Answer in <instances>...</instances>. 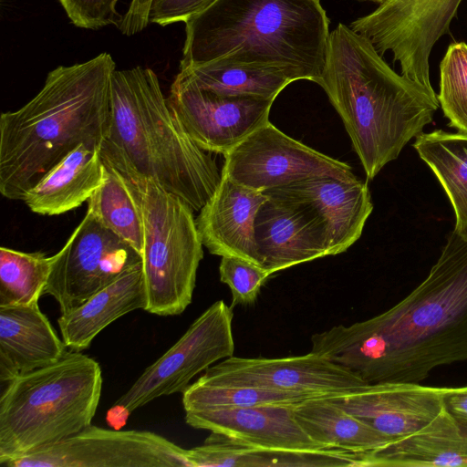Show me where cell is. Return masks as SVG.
<instances>
[{
  "label": "cell",
  "instance_id": "f546056e",
  "mask_svg": "<svg viewBox=\"0 0 467 467\" xmlns=\"http://www.w3.org/2000/svg\"><path fill=\"white\" fill-rule=\"evenodd\" d=\"M317 398L308 394L271 389L210 385L195 381L182 392L184 412L268 404H296Z\"/></svg>",
  "mask_w": 467,
  "mask_h": 467
},
{
  "label": "cell",
  "instance_id": "4dcf8cb0",
  "mask_svg": "<svg viewBox=\"0 0 467 467\" xmlns=\"http://www.w3.org/2000/svg\"><path fill=\"white\" fill-rule=\"evenodd\" d=\"M448 126L467 132V44L449 46L440 64V92L437 95Z\"/></svg>",
  "mask_w": 467,
  "mask_h": 467
},
{
  "label": "cell",
  "instance_id": "2e32d148",
  "mask_svg": "<svg viewBox=\"0 0 467 467\" xmlns=\"http://www.w3.org/2000/svg\"><path fill=\"white\" fill-rule=\"evenodd\" d=\"M446 389L417 382H379L328 399L394 440L417 431L433 420L444 408Z\"/></svg>",
  "mask_w": 467,
  "mask_h": 467
},
{
  "label": "cell",
  "instance_id": "7402d4cb",
  "mask_svg": "<svg viewBox=\"0 0 467 467\" xmlns=\"http://www.w3.org/2000/svg\"><path fill=\"white\" fill-rule=\"evenodd\" d=\"M146 289L142 263L123 273L78 307L57 319L67 348L81 351L113 321L137 309H145Z\"/></svg>",
  "mask_w": 467,
  "mask_h": 467
},
{
  "label": "cell",
  "instance_id": "d590c367",
  "mask_svg": "<svg viewBox=\"0 0 467 467\" xmlns=\"http://www.w3.org/2000/svg\"><path fill=\"white\" fill-rule=\"evenodd\" d=\"M443 402L449 412L467 424V386L447 388Z\"/></svg>",
  "mask_w": 467,
  "mask_h": 467
},
{
  "label": "cell",
  "instance_id": "cb8c5ba5",
  "mask_svg": "<svg viewBox=\"0 0 467 467\" xmlns=\"http://www.w3.org/2000/svg\"><path fill=\"white\" fill-rule=\"evenodd\" d=\"M190 467L358 466L359 455L339 449L283 451L241 444L211 432L202 445L186 450Z\"/></svg>",
  "mask_w": 467,
  "mask_h": 467
},
{
  "label": "cell",
  "instance_id": "7a4b0ae2",
  "mask_svg": "<svg viewBox=\"0 0 467 467\" xmlns=\"http://www.w3.org/2000/svg\"><path fill=\"white\" fill-rule=\"evenodd\" d=\"M116 63L103 52L58 66L38 93L0 116V192L24 201L57 163L82 144L102 145L110 125V86Z\"/></svg>",
  "mask_w": 467,
  "mask_h": 467
},
{
  "label": "cell",
  "instance_id": "1f68e13d",
  "mask_svg": "<svg viewBox=\"0 0 467 467\" xmlns=\"http://www.w3.org/2000/svg\"><path fill=\"white\" fill-rule=\"evenodd\" d=\"M220 280L232 292L234 308L237 305L253 304L265 281L272 275L256 264L236 256H222Z\"/></svg>",
  "mask_w": 467,
  "mask_h": 467
},
{
  "label": "cell",
  "instance_id": "83f0119b",
  "mask_svg": "<svg viewBox=\"0 0 467 467\" xmlns=\"http://www.w3.org/2000/svg\"><path fill=\"white\" fill-rule=\"evenodd\" d=\"M103 161L104 181L88 199V211L142 257L144 226L139 204L122 174Z\"/></svg>",
  "mask_w": 467,
  "mask_h": 467
},
{
  "label": "cell",
  "instance_id": "44dd1931",
  "mask_svg": "<svg viewBox=\"0 0 467 467\" xmlns=\"http://www.w3.org/2000/svg\"><path fill=\"white\" fill-rule=\"evenodd\" d=\"M38 302L0 306V381L55 363L67 351Z\"/></svg>",
  "mask_w": 467,
  "mask_h": 467
},
{
  "label": "cell",
  "instance_id": "e0dca14e",
  "mask_svg": "<svg viewBox=\"0 0 467 467\" xmlns=\"http://www.w3.org/2000/svg\"><path fill=\"white\" fill-rule=\"evenodd\" d=\"M295 404H268L185 412L186 423L251 447L283 451L325 449L295 416Z\"/></svg>",
  "mask_w": 467,
  "mask_h": 467
},
{
  "label": "cell",
  "instance_id": "d4e9b609",
  "mask_svg": "<svg viewBox=\"0 0 467 467\" xmlns=\"http://www.w3.org/2000/svg\"><path fill=\"white\" fill-rule=\"evenodd\" d=\"M294 410L300 426L325 449L359 453L370 451L392 441L327 397L301 401L294 405Z\"/></svg>",
  "mask_w": 467,
  "mask_h": 467
},
{
  "label": "cell",
  "instance_id": "7c38bea8",
  "mask_svg": "<svg viewBox=\"0 0 467 467\" xmlns=\"http://www.w3.org/2000/svg\"><path fill=\"white\" fill-rule=\"evenodd\" d=\"M223 156V174L262 192L316 176L355 177L348 163L290 138L269 121Z\"/></svg>",
  "mask_w": 467,
  "mask_h": 467
},
{
  "label": "cell",
  "instance_id": "8d00e7d4",
  "mask_svg": "<svg viewBox=\"0 0 467 467\" xmlns=\"http://www.w3.org/2000/svg\"><path fill=\"white\" fill-rule=\"evenodd\" d=\"M370 1L379 2L380 4V3L384 2L385 0H370Z\"/></svg>",
  "mask_w": 467,
  "mask_h": 467
},
{
  "label": "cell",
  "instance_id": "9c48e42d",
  "mask_svg": "<svg viewBox=\"0 0 467 467\" xmlns=\"http://www.w3.org/2000/svg\"><path fill=\"white\" fill-rule=\"evenodd\" d=\"M462 0H385L350 27L367 37L380 56L387 51L400 65L401 75L434 91L430 55L449 30Z\"/></svg>",
  "mask_w": 467,
  "mask_h": 467
},
{
  "label": "cell",
  "instance_id": "ac0fdd59",
  "mask_svg": "<svg viewBox=\"0 0 467 467\" xmlns=\"http://www.w3.org/2000/svg\"><path fill=\"white\" fill-rule=\"evenodd\" d=\"M268 191L303 202L316 211L325 225L332 255L345 252L360 237L373 210L368 184L356 176H316Z\"/></svg>",
  "mask_w": 467,
  "mask_h": 467
},
{
  "label": "cell",
  "instance_id": "30bf717a",
  "mask_svg": "<svg viewBox=\"0 0 467 467\" xmlns=\"http://www.w3.org/2000/svg\"><path fill=\"white\" fill-rule=\"evenodd\" d=\"M55 260L44 295L52 296L61 314L68 313L126 271L141 255L87 210Z\"/></svg>",
  "mask_w": 467,
  "mask_h": 467
},
{
  "label": "cell",
  "instance_id": "484cf974",
  "mask_svg": "<svg viewBox=\"0 0 467 467\" xmlns=\"http://www.w3.org/2000/svg\"><path fill=\"white\" fill-rule=\"evenodd\" d=\"M412 146L435 174L451 203L454 231L467 234V132H421Z\"/></svg>",
  "mask_w": 467,
  "mask_h": 467
},
{
  "label": "cell",
  "instance_id": "3957f363",
  "mask_svg": "<svg viewBox=\"0 0 467 467\" xmlns=\"http://www.w3.org/2000/svg\"><path fill=\"white\" fill-rule=\"evenodd\" d=\"M318 85L369 180L422 132L440 107L434 91L396 73L367 37L341 23L329 35Z\"/></svg>",
  "mask_w": 467,
  "mask_h": 467
},
{
  "label": "cell",
  "instance_id": "8992f818",
  "mask_svg": "<svg viewBox=\"0 0 467 467\" xmlns=\"http://www.w3.org/2000/svg\"><path fill=\"white\" fill-rule=\"evenodd\" d=\"M99 364L67 350L53 364L6 382L0 397V463L67 439L91 425L102 390Z\"/></svg>",
  "mask_w": 467,
  "mask_h": 467
},
{
  "label": "cell",
  "instance_id": "8fae6325",
  "mask_svg": "<svg viewBox=\"0 0 467 467\" xmlns=\"http://www.w3.org/2000/svg\"><path fill=\"white\" fill-rule=\"evenodd\" d=\"M8 467H190L183 449L149 431L89 425L54 444L9 462Z\"/></svg>",
  "mask_w": 467,
  "mask_h": 467
},
{
  "label": "cell",
  "instance_id": "277c9868",
  "mask_svg": "<svg viewBox=\"0 0 467 467\" xmlns=\"http://www.w3.org/2000/svg\"><path fill=\"white\" fill-rule=\"evenodd\" d=\"M104 159L122 164L200 212L221 179L211 153L186 132L162 92L157 74L140 66L115 70Z\"/></svg>",
  "mask_w": 467,
  "mask_h": 467
},
{
  "label": "cell",
  "instance_id": "6da1fadb",
  "mask_svg": "<svg viewBox=\"0 0 467 467\" xmlns=\"http://www.w3.org/2000/svg\"><path fill=\"white\" fill-rule=\"evenodd\" d=\"M311 353L368 384L417 382L467 361V234L454 230L426 278L387 311L311 337Z\"/></svg>",
  "mask_w": 467,
  "mask_h": 467
},
{
  "label": "cell",
  "instance_id": "52a82bcc",
  "mask_svg": "<svg viewBox=\"0 0 467 467\" xmlns=\"http://www.w3.org/2000/svg\"><path fill=\"white\" fill-rule=\"evenodd\" d=\"M124 177L140 209L144 226V310L168 317L192 303L203 257L193 211L182 199L126 166L102 158Z\"/></svg>",
  "mask_w": 467,
  "mask_h": 467
},
{
  "label": "cell",
  "instance_id": "836d02e7",
  "mask_svg": "<svg viewBox=\"0 0 467 467\" xmlns=\"http://www.w3.org/2000/svg\"><path fill=\"white\" fill-rule=\"evenodd\" d=\"M217 0H152L150 23L161 26L185 23L202 12Z\"/></svg>",
  "mask_w": 467,
  "mask_h": 467
},
{
  "label": "cell",
  "instance_id": "5bb4252c",
  "mask_svg": "<svg viewBox=\"0 0 467 467\" xmlns=\"http://www.w3.org/2000/svg\"><path fill=\"white\" fill-rule=\"evenodd\" d=\"M197 381L327 398L349 394L368 385L348 368L311 352L277 358L232 356L209 367Z\"/></svg>",
  "mask_w": 467,
  "mask_h": 467
},
{
  "label": "cell",
  "instance_id": "ffe728a7",
  "mask_svg": "<svg viewBox=\"0 0 467 467\" xmlns=\"http://www.w3.org/2000/svg\"><path fill=\"white\" fill-rule=\"evenodd\" d=\"M361 466L467 467V424L444 407L417 431L362 452Z\"/></svg>",
  "mask_w": 467,
  "mask_h": 467
},
{
  "label": "cell",
  "instance_id": "e575fe53",
  "mask_svg": "<svg viewBox=\"0 0 467 467\" xmlns=\"http://www.w3.org/2000/svg\"><path fill=\"white\" fill-rule=\"evenodd\" d=\"M152 0H131L118 29L130 36L144 30L150 23Z\"/></svg>",
  "mask_w": 467,
  "mask_h": 467
},
{
  "label": "cell",
  "instance_id": "d6a6232c",
  "mask_svg": "<svg viewBox=\"0 0 467 467\" xmlns=\"http://www.w3.org/2000/svg\"><path fill=\"white\" fill-rule=\"evenodd\" d=\"M121 0H58L70 22L82 29L119 26L123 16L117 10Z\"/></svg>",
  "mask_w": 467,
  "mask_h": 467
},
{
  "label": "cell",
  "instance_id": "d6986e66",
  "mask_svg": "<svg viewBox=\"0 0 467 467\" xmlns=\"http://www.w3.org/2000/svg\"><path fill=\"white\" fill-rule=\"evenodd\" d=\"M267 195L238 184L222 173L213 196L195 218L201 241L220 256H236L260 266L254 221Z\"/></svg>",
  "mask_w": 467,
  "mask_h": 467
},
{
  "label": "cell",
  "instance_id": "4fadbf2b",
  "mask_svg": "<svg viewBox=\"0 0 467 467\" xmlns=\"http://www.w3.org/2000/svg\"><path fill=\"white\" fill-rule=\"evenodd\" d=\"M168 100L194 142L205 151L223 155L269 121L275 101L203 89L182 71L176 75Z\"/></svg>",
  "mask_w": 467,
  "mask_h": 467
},
{
  "label": "cell",
  "instance_id": "5b68a950",
  "mask_svg": "<svg viewBox=\"0 0 467 467\" xmlns=\"http://www.w3.org/2000/svg\"><path fill=\"white\" fill-rule=\"evenodd\" d=\"M329 35L320 0H217L185 22L180 69L225 59L289 67L318 84Z\"/></svg>",
  "mask_w": 467,
  "mask_h": 467
},
{
  "label": "cell",
  "instance_id": "9a60e30c",
  "mask_svg": "<svg viewBox=\"0 0 467 467\" xmlns=\"http://www.w3.org/2000/svg\"><path fill=\"white\" fill-rule=\"evenodd\" d=\"M267 198L254 221L260 266L271 275L291 266L332 255L325 225L308 204L264 192Z\"/></svg>",
  "mask_w": 467,
  "mask_h": 467
},
{
  "label": "cell",
  "instance_id": "4316f807",
  "mask_svg": "<svg viewBox=\"0 0 467 467\" xmlns=\"http://www.w3.org/2000/svg\"><path fill=\"white\" fill-rule=\"evenodd\" d=\"M200 88L225 95L256 96L275 99L290 83L305 79L296 70L217 59L180 69Z\"/></svg>",
  "mask_w": 467,
  "mask_h": 467
},
{
  "label": "cell",
  "instance_id": "f1b7e54d",
  "mask_svg": "<svg viewBox=\"0 0 467 467\" xmlns=\"http://www.w3.org/2000/svg\"><path fill=\"white\" fill-rule=\"evenodd\" d=\"M55 257L0 248V306L28 305L44 295Z\"/></svg>",
  "mask_w": 467,
  "mask_h": 467
},
{
  "label": "cell",
  "instance_id": "ba28073f",
  "mask_svg": "<svg viewBox=\"0 0 467 467\" xmlns=\"http://www.w3.org/2000/svg\"><path fill=\"white\" fill-rule=\"evenodd\" d=\"M233 317V307L223 300L210 306L115 401L107 421L121 428L135 410L157 398L182 393L197 374L234 356Z\"/></svg>",
  "mask_w": 467,
  "mask_h": 467
},
{
  "label": "cell",
  "instance_id": "603a6c76",
  "mask_svg": "<svg viewBox=\"0 0 467 467\" xmlns=\"http://www.w3.org/2000/svg\"><path fill=\"white\" fill-rule=\"evenodd\" d=\"M104 176L101 146L82 144L53 167L27 192L24 202L35 213L59 215L88 202Z\"/></svg>",
  "mask_w": 467,
  "mask_h": 467
}]
</instances>
